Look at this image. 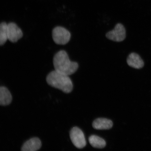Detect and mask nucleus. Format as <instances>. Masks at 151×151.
<instances>
[{"mask_svg": "<svg viewBox=\"0 0 151 151\" xmlns=\"http://www.w3.org/2000/svg\"><path fill=\"white\" fill-rule=\"evenodd\" d=\"M53 63L55 70L67 76L73 74L78 68V63L71 61L67 52L64 50L56 53L54 57Z\"/></svg>", "mask_w": 151, "mask_h": 151, "instance_id": "1", "label": "nucleus"}, {"mask_svg": "<svg viewBox=\"0 0 151 151\" xmlns=\"http://www.w3.org/2000/svg\"><path fill=\"white\" fill-rule=\"evenodd\" d=\"M46 81L50 86L61 90L64 93H68L72 91L73 84L68 76L55 70L51 72L47 76Z\"/></svg>", "mask_w": 151, "mask_h": 151, "instance_id": "2", "label": "nucleus"}, {"mask_svg": "<svg viewBox=\"0 0 151 151\" xmlns=\"http://www.w3.org/2000/svg\"><path fill=\"white\" fill-rule=\"evenodd\" d=\"M53 40L56 44L65 45L71 38V34L65 28L57 26L54 28L52 33Z\"/></svg>", "mask_w": 151, "mask_h": 151, "instance_id": "3", "label": "nucleus"}, {"mask_svg": "<svg viewBox=\"0 0 151 151\" xmlns=\"http://www.w3.org/2000/svg\"><path fill=\"white\" fill-rule=\"evenodd\" d=\"M70 137L72 142L77 148L82 149L86 146L84 133L80 128L76 127L72 128L70 132Z\"/></svg>", "mask_w": 151, "mask_h": 151, "instance_id": "4", "label": "nucleus"}, {"mask_svg": "<svg viewBox=\"0 0 151 151\" xmlns=\"http://www.w3.org/2000/svg\"><path fill=\"white\" fill-rule=\"evenodd\" d=\"M106 36L111 40L117 42H122L126 38L125 28L122 24H117L114 29L106 33Z\"/></svg>", "mask_w": 151, "mask_h": 151, "instance_id": "5", "label": "nucleus"}, {"mask_svg": "<svg viewBox=\"0 0 151 151\" xmlns=\"http://www.w3.org/2000/svg\"><path fill=\"white\" fill-rule=\"evenodd\" d=\"M8 39L13 43L16 42L19 40L23 37L22 30L14 22H10L7 24Z\"/></svg>", "mask_w": 151, "mask_h": 151, "instance_id": "6", "label": "nucleus"}, {"mask_svg": "<svg viewBox=\"0 0 151 151\" xmlns=\"http://www.w3.org/2000/svg\"><path fill=\"white\" fill-rule=\"evenodd\" d=\"M42 146L41 141L38 138L33 137L26 141L21 148L22 151H35Z\"/></svg>", "mask_w": 151, "mask_h": 151, "instance_id": "7", "label": "nucleus"}, {"mask_svg": "<svg viewBox=\"0 0 151 151\" xmlns=\"http://www.w3.org/2000/svg\"><path fill=\"white\" fill-rule=\"evenodd\" d=\"M127 62L128 65L135 69H141L144 65V62L140 56L135 52H132L128 55Z\"/></svg>", "mask_w": 151, "mask_h": 151, "instance_id": "8", "label": "nucleus"}, {"mask_svg": "<svg viewBox=\"0 0 151 151\" xmlns=\"http://www.w3.org/2000/svg\"><path fill=\"white\" fill-rule=\"evenodd\" d=\"M113 125L112 121L103 118L96 119L92 124V126L94 129L97 130L109 129L112 127Z\"/></svg>", "mask_w": 151, "mask_h": 151, "instance_id": "9", "label": "nucleus"}, {"mask_svg": "<svg viewBox=\"0 0 151 151\" xmlns=\"http://www.w3.org/2000/svg\"><path fill=\"white\" fill-rule=\"evenodd\" d=\"M12 96L10 92L4 86L0 87V105L7 106L11 104Z\"/></svg>", "mask_w": 151, "mask_h": 151, "instance_id": "10", "label": "nucleus"}, {"mask_svg": "<svg viewBox=\"0 0 151 151\" xmlns=\"http://www.w3.org/2000/svg\"><path fill=\"white\" fill-rule=\"evenodd\" d=\"M88 141L91 146L94 148L102 149L106 146V142L103 139L95 135L91 136Z\"/></svg>", "mask_w": 151, "mask_h": 151, "instance_id": "11", "label": "nucleus"}, {"mask_svg": "<svg viewBox=\"0 0 151 151\" xmlns=\"http://www.w3.org/2000/svg\"><path fill=\"white\" fill-rule=\"evenodd\" d=\"M8 39L7 24L5 22H2L0 25V45H4Z\"/></svg>", "mask_w": 151, "mask_h": 151, "instance_id": "12", "label": "nucleus"}]
</instances>
